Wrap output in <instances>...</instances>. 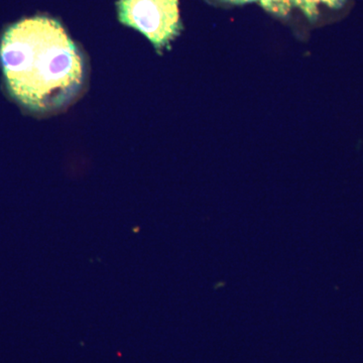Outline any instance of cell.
Wrapping results in <instances>:
<instances>
[{
	"mask_svg": "<svg viewBox=\"0 0 363 363\" xmlns=\"http://www.w3.org/2000/svg\"><path fill=\"white\" fill-rule=\"evenodd\" d=\"M221 1L233 4H248V2L259 1V0H221Z\"/></svg>",
	"mask_w": 363,
	"mask_h": 363,
	"instance_id": "obj_4",
	"label": "cell"
},
{
	"mask_svg": "<svg viewBox=\"0 0 363 363\" xmlns=\"http://www.w3.org/2000/svg\"><path fill=\"white\" fill-rule=\"evenodd\" d=\"M118 18L150 40L157 52L180 35L179 0H119Z\"/></svg>",
	"mask_w": 363,
	"mask_h": 363,
	"instance_id": "obj_2",
	"label": "cell"
},
{
	"mask_svg": "<svg viewBox=\"0 0 363 363\" xmlns=\"http://www.w3.org/2000/svg\"><path fill=\"white\" fill-rule=\"evenodd\" d=\"M0 65L9 95L35 113L65 108L85 82L80 50L61 23L48 16L7 28L0 40Z\"/></svg>",
	"mask_w": 363,
	"mask_h": 363,
	"instance_id": "obj_1",
	"label": "cell"
},
{
	"mask_svg": "<svg viewBox=\"0 0 363 363\" xmlns=\"http://www.w3.org/2000/svg\"><path fill=\"white\" fill-rule=\"evenodd\" d=\"M260 6L269 13L285 16L293 9H297L304 13L310 21H315L319 16V7L338 9L344 6L346 0H259Z\"/></svg>",
	"mask_w": 363,
	"mask_h": 363,
	"instance_id": "obj_3",
	"label": "cell"
}]
</instances>
